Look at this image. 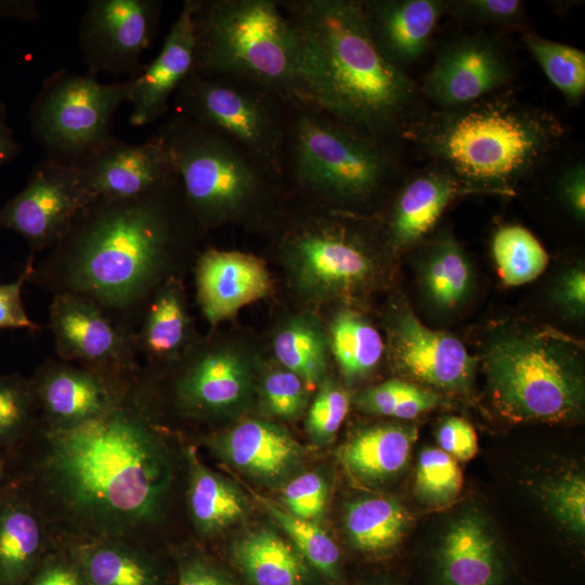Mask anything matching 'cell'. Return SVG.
Returning <instances> with one entry per match:
<instances>
[{"mask_svg":"<svg viewBox=\"0 0 585 585\" xmlns=\"http://www.w3.org/2000/svg\"><path fill=\"white\" fill-rule=\"evenodd\" d=\"M190 465L187 504L196 529L204 534L222 532L248 515L245 493L231 480L195 459Z\"/></svg>","mask_w":585,"mask_h":585,"instance_id":"obj_30","label":"cell"},{"mask_svg":"<svg viewBox=\"0 0 585 585\" xmlns=\"http://www.w3.org/2000/svg\"><path fill=\"white\" fill-rule=\"evenodd\" d=\"M200 227L179 177L136 197L94 199L34 264L28 283L88 297L134 334L154 291L178 277Z\"/></svg>","mask_w":585,"mask_h":585,"instance_id":"obj_1","label":"cell"},{"mask_svg":"<svg viewBox=\"0 0 585 585\" xmlns=\"http://www.w3.org/2000/svg\"><path fill=\"white\" fill-rule=\"evenodd\" d=\"M197 0H185L158 55L135 77L128 79L130 123L154 122L168 110L169 100L188 76L194 62L193 15Z\"/></svg>","mask_w":585,"mask_h":585,"instance_id":"obj_20","label":"cell"},{"mask_svg":"<svg viewBox=\"0 0 585 585\" xmlns=\"http://www.w3.org/2000/svg\"><path fill=\"white\" fill-rule=\"evenodd\" d=\"M365 22L380 53L394 66L414 63L425 52L447 4L440 0L362 1Z\"/></svg>","mask_w":585,"mask_h":585,"instance_id":"obj_24","label":"cell"},{"mask_svg":"<svg viewBox=\"0 0 585 585\" xmlns=\"http://www.w3.org/2000/svg\"><path fill=\"white\" fill-rule=\"evenodd\" d=\"M447 6L461 17L500 26L519 23L524 14V5L518 0H460Z\"/></svg>","mask_w":585,"mask_h":585,"instance_id":"obj_46","label":"cell"},{"mask_svg":"<svg viewBox=\"0 0 585 585\" xmlns=\"http://www.w3.org/2000/svg\"><path fill=\"white\" fill-rule=\"evenodd\" d=\"M417 428L384 424L352 434L339 451L344 469L368 483L384 482L401 473L408 464Z\"/></svg>","mask_w":585,"mask_h":585,"instance_id":"obj_27","label":"cell"},{"mask_svg":"<svg viewBox=\"0 0 585 585\" xmlns=\"http://www.w3.org/2000/svg\"><path fill=\"white\" fill-rule=\"evenodd\" d=\"M420 264L422 289L435 308L451 310L467 299L473 285L471 263L451 235L431 243Z\"/></svg>","mask_w":585,"mask_h":585,"instance_id":"obj_31","label":"cell"},{"mask_svg":"<svg viewBox=\"0 0 585 585\" xmlns=\"http://www.w3.org/2000/svg\"><path fill=\"white\" fill-rule=\"evenodd\" d=\"M503 555L484 520L466 514L447 528L435 551L433 585H504Z\"/></svg>","mask_w":585,"mask_h":585,"instance_id":"obj_23","label":"cell"},{"mask_svg":"<svg viewBox=\"0 0 585 585\" xmlns=\"http://www.w3.org/2000/svg\"><path fill=\"white\" fill-rule=\"evenodd\" d=\"M281 496L282 506L290 514L314 521L325 510L328 484L316 471L299 472L283 484Z\"/></svg>","mask_w":585,"mask_h":585,"instance_id":"obj_45","label":"cell"},{"mask_svg":"<svg viewBox=\"0 0 585 585\" xmlns=\"http://www.w3.org/2000/svg\"><path fill=\"white\" fill-rule=\"evenodd\" d=\"M38 406L31 379L0 376V444L18 435Z\"/></svg>","mask_w":585,"mask_h":585,"instance_id":"obj_42","label":"cell"},{"mask_svg":"<svg viewBox=\"0 0 585 585\" xmlns=\"http://www.w3.org/2000/svg\"><path fill=\"white\" fill-rule=\"evenodd\" d=\"M34 585H80V581L74 571L57 566L46 570Z\"/></svg>","mask_w":585,"mask_h":585,"instance_id":"obj_54","label":"cell"},{"mask_svg":"<svg viewBox=\"0 0 585 585\" xmlns=\"http://www.w3.org/2000/svg\"><path fill=\"white\" fill-rule=\"evenodd\" d=\"M337 217H310L287 229L282 250L294 282L307 296L337 299L356 296L377 276L367 236Z\"/></svg>","mask_w":585,"mask_h":585,"instance_id":"obj_11","label":"cell"},{"mask_svg":"<svg viewBox=\"0 0 585 585\" xmlns=\"http://www.w3.org/2000/svg\"><path fill=\"white\" fill-rule=\"evenodd\" d=\"M350 407L349 393L338 384L325 379L313 400L306 418V430L316 444L333 440Z\"/></svg>","mask_w":585,"mask_h":585,"instance_id":"obj_40","label":"cell"},{"mask_svg":"<svg viewBox=\"0 0 585 585\" xmlns=\"http://www.w3.org/2000/svg\"><path fill=\"white\" fill-rule=\"evenodd\" d=\"M173 100L176 113L227 136L282 176L289 105L282 98L248 80L191 72Z\"/></svg>","mask_w":585,"mask_h":585,"instance_id":"obj_10","label":"cell"},{"mask_svg":"<svg viewBox=\"0 0 585 585\" xmlns=\"http://www.w3.org/2000/svg\"><path fill=\"white\" fill-rule=\"evenodd\" d=\"M386 143L311 105L289 104L282 176L324 200L361 204L394 173Z\"/></svg>","mask_w":585,"mask_h":585,"instance_id":"obj_7","label":"cell"},{"mask_svg":"<svg viewBox=\"0 0 585 585\" xmlns=\"http://www.w3.org/2000/svg\"><path fill=\"white\" fill-rule=\"evenodd\" d=\"M0 471H1V464H0Z\"/></svg>","mask_w":585,"mask_h":585,"instance_id":"obj_56","label":"cell"},{"mask_svg":"<svg viewBox=\"0 0 585 585\" xmlns=\"http://www.w3.org/2000/svg\"><path fill=\"white\" fill-rule=\"evenodd\" d=\"M194 272L198 304L212 326L264 298L272 288L264 263L242 251L208 249L196 258Z\"/></svg>","mask_w":585,"mask_h":585,"instance_id":"obj_21","label":"cell"},{"mask_svg":"<svg viewBox=\"0 0 585 585\" xmlns=\"http://www.w3.org/2000/svg\"><path fill=\"white\" fill-rule=\"evenodd\" d=\"M140 368L109 372L49 359L31 379L49 428L66 427L98 416L119 403Z\"/></svg>","mask_w":585,"mask_h":585,"instance_id":"obj_16","label":"cell"},{"mask_svg":"<svg viewBox=\"0 0 585 585\" xmlns=\"http://www.w3.org/2000/svg\"><path fill=\"white\" fill-rule=\"evenodd\" d=\"M255 500L269 514L307 564L332 583L341 577L340 550L315 521L299 518L269 497L250 491Z\"/></svg>","mask_w":585,"mask_h":585,"instance_id":"obj_34","label":"cell"},{"mask_svg":"<svg viewBox=\"0 0 585 585\" xmlns=\"http://www.w3.org/2000/svg\"><path fill=\"white\" fill-rule=\"evenodd\" d=\"M21 146L6 120V107L0 102V168L15 158Z\"/></svg>","mask_w":585,"mask_h":585,"instance_id":"obj_53","label":"cell"},{"mask_svg":"<svg viewBox=\"0 0 585 585\" xmlns=\"http://www.w3.org/2000/svg\"><path fill=\"white\" fill-rule=\"evenodd\" d=\"M49 326L58 359L109 372L139 369L134 334L78 294L53 295Z\"/></svg>","mask_w":585,"mask_h":585,"instance_id":"obj_15","label":"cell"},{"mask_svg":"<svg viewBox=\"0 0 585 585\" xmlns=\"http://www.w3.org/2000/svg\"><path fill=\"white\" fill-rule=\"evenodd\" d=\"M77 169L80 184L91 202L136 197L178 177L155 134L140 144L116 138Z\"/></svg>","mask_w":585,"mask_h":585,"instance_id":"obj_19","label":"cell"},{"mask_svg":"<svg viewBox=\"0 0 585 585\" xmlns=\"http://www.w3.org/2000/svg\"><path fill=\"white\" fill-rule=\"evenodd\" d=\"M412 517L396 499L386 496L361 497L349 503L342 523L351 546L365 555L392 551L405 536Z\"/></svg>","mask_w":585,"mask_h":585,"instance_id":"obj_29","label":"cell"},{"mask_svg":"<svg viewBox=\"0 0 585 585\" xmlns=\"http://www.w3.org/2000/svg\"><path fill=\"white\" fill-rule=\"evenodd\" d=\"M298 41L306 105L387 141L405 126L416 86L378 50L362 1L284 0Z\"/></svg>","mask_w":585,"mask_h":585,"instance_id":"obj_3","label":"cell"},{"mask_svg":"<svg viewBox=\"0 0 585 585\" xmlns=\"http://www.w3.org/2000/svg\"><path fill=\"white\" fill-rule=\"evenodd\" d=\"M0 17L34 22L40 18V11L32 0H0Z\"/></svg>","mask_w":585,"mask_h":585,"instance_id":"obj_52","label":"cell"},{"mask_svg":"<svg viewBox=\"0 0 585 585\" xmlns=\"http://www.w3.org/2000/svg\"><path fill=\"white\" fill-rule=\"evenodd\" d=\"M492 256L503 283L519 286L534 281L548 264L540 240L519 224H505L492 237Z\"/></svg>","mask_w":585,"mask_h":585,"instance_id":"obj_35","label":"cell"},{"mask_svg":"<svg viewBox=\"0 0 585 585\" xmlns=\"http://www.w3.org/2000/svg\"><path fill=\"white\" fill-rule=\"evenodd\" d=\"M511 74L507 56L493 41L465 37L440 51L422 90L443 108H453L499 91Z\"/></svg>","mask_w":585,"mask_h":585,"instance_id":"obj_18","label":"cell"},{"mask_svg":"<svg viewBox=\"0 0 585 585\" xmlns=\"http://www.w3.org/2000/svg\"><path fill=\"white\" fill-rule=\"evenodd\" d=\"M563 133L556 116L500 93L444 108L404 131L461 183L498 195H512Z\"/></svg>","mask_w":585,"mask_h":585,"instance_id":"obj_4","label":"cell"},{"mask_svg":"<svg viewBox=\"0 0 585 585\" xmlns=\"http://www.w3.org/2000/svg\"><path fill=\"white\" fill-rule=\"evenodd\" d=\"M203 226L242 218L283 177L227 136L174 113L155 133Z\"/></svg>","mask_w":585,"mask_h":585,"instance_id":"obj_8","label":"cell"},{"mask_svg":"<svg viewBox=\"0 0 585 585\" xmlns=\"http://www.w3.org/2000/svg\"><path fill=\"white\" fill-rule=\"evenodd\" d=\"M523 42L566 100L570 104L577 103L585 93V53L536 34L524 35Z\"/></svg>","mask_w":585,"mask_h":585,"instance_id":"obj_37","label":"cell"},{"mask_svg":"<svg viewBox=\"0 0 585 585\" xmlns=\"http://www.w3.org/2000/svg\"><path fill=\"white\" fill-rule=\"evenodd\" d=\"M461 485V470L456 459L441 448L421 451L415 474V492L422 503L445 505L459 494Z\"/></svg>","mask_w":585,"mask_h":585,"instance_id":"obj_39","label":"cell"},{"mask_svg":"<svg viewBox=\"0 0 585 585\" xmlns=\"http://www.w3.org/2000/svg\"><path fill=\"white\" fill-rule=\"evenodd\" d=\"M387 334L390 359L402 375L437 392L470 393L478 359L455 336L427 327L405 303L391 308Z\"/></svg>","mask_w":585,"mask_h":585,"instance_id":"obj_13","label":"cell"},{"mask_svg":"<svg viewBox=\"0 0 585 585\" xmlns=\"http://www.w3.org/2000/svg\"><path fill=\"white\" fill-rule=\"evenodd\" d=\"M368 585H394V584H390V583H386V582H379V583H373V584H368Z\"/></svg>","mask_w":585,"mask_h":585,"instance_id":"obj_55","label":"cell"},{"mask_svg":"<svg viewBox=\"0 0 585 585\" xmlns=\"http://www.w3.org/2000/svg\"><path fill=\"white\" fill-rule=\"evenodd\" d=\"M143 398L136 375L126 396L108 411L47 430L52 476L80 514L136 524L160 509L172 467Z\"/></svg>","mask_w":585,"mask_h":585,"instance_id":"obj_2","label":"cell"},{"mask_svg":"<svg viewBox=\"0 0 585 585\" xmlns=\"http://www.w3.org/2000/svg\"><path fill=\"white\" fill-rule=\"evenodd\" d=\"M178 585H238L220 568L203 561L191 560L180 570Z\"/></svg>","mask_w":585,"mask_h":585,"instance_id":"obj_51","label":"cell"},{"mask_svg":"<svg viewBox=\"0 0 585 585\" xmlns=\"http://www.w3.org/2000/svg\"><path fill=\"white\" fill-rule=\"evenodd\" d=\"M440 448L458 460H469L478 452V439L473 427L464 418L444 419L437 432Z\"/></svg>","mask_w":585,"mask_h":585,"instance_id":"obj_48","label":"cell"},{"mask_svg":"<svg viewBox=\"0 0 585 585\" xmlns=\"http://www.w3.org/2000/svg\"><path fill=\"white\" fill-rule=\"evenodd\" d=\"M559 195L568 210L578 221L585 217V167L577 161L567 167L559 179Z\"/></svg>","mask_w":585,"mask_h":585,"instance_id":"obj_50","label":"cell"},{"mask_svg":"<svg viewBox=\"0 0 585 585\" xmlns=\"http://www.w3.org/2000/svg\"><path fill=\"white\" fill-rule=\"evenodd\" d=\"M129 83H103L60 69L49 76L29 108L32 136L47 158L78 166L113 142V119L128 100Z\"/></svg>","mask_w":585,"mask_h":585,"instance_id":"obj_9","label":"cell"},{"mask_svg":"<svg viewBox=\"0 0 585 585\" xmlns=\"http://www.w3.org/2000/svg\"><path fill=\"white\" fill-rule=\"evenodd\" d=\"M192 72L248 80L306 104L294 26L281 1L197 0Z\"/></svg>","mask_w":585,"mask_h":585,"instance_id":"obj_6","label":"cell"},{"mask_svg":"<svg viewBox=\"0 0 585 585\" xmlns=\"http://www.w3.org/2000/svg\"><path fill=\"white\" fill-rule=\"evenodd\" d=\"M87 572L93 585H154L141 561L114 547L95 549L88 558Z\"/></svg>","mask_w":585,"mask_h":585,"instance_id":"obj_41","label":"cell"},{"mask_svg":"<svg viewBox=\"0 0 585 585\" xmlns=\"http://www.w3.org/2000/svg\"><path fill=\"white\" fill-rule=\"evenodd\" d=\"M217 454L247 477L266 485L285 484L304 461L302 445L282 426L249 418L212 440Z\"/></svg>","mask_w":585,"mask_h":585,"instance_id":"obj_22","label":"cell"},{"mask_svg":"<svg viewBox=\"0 0 585 585\" xmlns=\"http://www.w3.org/2000/svg\"><path fill=\"white\" fill-rule=\"evenodd\" d=\"M493 403L511 421L562 422L584 406L583 344L547 325H502L482 349Z\"/></svg>","mask_w":585,"mask_h":585,"instance_id":"obj_5","label":"cell"},{"mask_svg":"<svg viewBox=\"0 0 585 585\" xmlns=\"http://www.w3.org/2000/svg\"><path fill=\"white\" fill-rule=\"evenodd\" d=\"M544 497L554 517L576 534L585 531V481L581 474H568L548 483Z\"/></svg>","mask_w":585,"mask_h":585,"instance_id":"obj_44","label":"cell"},{"mask_svg":"<svg viewBox=\"0 0 585 585\" xmlns=\"http://www.w3.org/2000/svg\"><path fill=\"white\" fill-rule=\"evenodd\" d=\"M355 406L370 415L411 420L441 405V394L413 381L390 379L358 393Z\"/></svg>","mask_w":585,"mask_h":585,"instance_id":"obj_36","label":"cell"},{"mask_svg":"<svg viewBox=\"0 0 585 585\" xmlns=\"http://www.w3.org/2000/svg\"><path fill=\"white\" fill-rule=\"evenodd\" d=\"M308 389L300 377L283 367L263 377L260 392L263 405L271 415L289 420L304 412Z\"/></svg>","mask_w":585,"mask_h":585,"instance_id":"obj_43","label":"cell"},{"mask_svg":"<svg viewBox=\"0 0 585 585\" xmlns=\"http://www.w3.org/2000/svg\"><path fill=\"white\" fill-rule=\"evenodd\" d=\"M328 340L329 351L348 382H355L369 375L385 350L379 332L352 310H341L334 316Z\"/></svg>","mask_w":585,"mask_h":585,"instance_id":"obj_33","label":"cell"},{"mask_svg":"<svg viewBox=\"0 0 585 585\" xmlns=\"http://www.w3.org/2000/svg\"><path fill=\"white\" fill-rule=\"evenodd\" d=\"M191 318L179 277L164 282L147 301L134 333L139 355L153 364H173L193 344Z\"/></svg>","mask_w":585,"mask_h":585,"instance_id":"obj_26","label":"cell"},{"mask_svg":"<svg viewBox=\"0 0 585 585\" xmlns=\"http://www.w3.org/2000/svg\"><path fill=\"white\" fill-rule=\"evenodd\" d=\"M173 381L177 407L186 415L208 417L244 406L253 388L247 360L229 348L192 347ZM177 362V361H176Z\"/></svg>","mask_w":585,"mask_h":585,"instance_id":"obj_17","label":"cell"},{"mask_svg":"<svg viewBox=\"0 0 585 585\" xmlns=\"http://www.w3.org/2000/svg\"><path fill=\"white\" fill-rule=\"evenodd\" d=\"M40 526L26 508L5 505L0 509V569L17 576L30 563L40 545Z\"/></svg>","mask_w":585,"mask_h":585,"instance_id":"obj_38","label":"cell"},{"mask_svg":"<svg viewBox=\"0 0 585 585\" xmlns=\"http://www.w3.org/2000/svg\"><path fill=\"white\" fill-rule=\"evenodd\" d=\"M480 193L438 166L410 179L398 193L386 226V238L394 251L421 239L439 221L448 205L461 195Z\"/></svg>","mask_w":585,"mask_h":585,"instance_id":"obj_25","label":"cell"},{"mask_svg":"<svg viewBox=\"0 0 585 585\" xmlns=\"http://www.w3.org/2000/svg\"><path fill=\"white\" fill-rule=\"evenodd\" d=\"M273 351L283 367L300 377L308 388L326 379L328 334L312 316L289 320L274 337Z\"/></svg>","mask_w":585,"mask_h":585,"instance_id":"obj_32","label":"cell"},{"mask_svg":"<svg viewBox=\"0 0 585 585\" xmlns=\"http://www.w3.org/2000/svg\"><path fill=\"white\" fill-rule=\"evenodd\" d=\"M90 202L76 166L46 158L32 168L24 188L0 208V229L23 236L32 255L48 251Z\"/></svg>","mask_w":585,"mask_h":585,"instance_id":"obj_14","label":"cell"},{"mask_svg":"<svg viewBox=\"0 0 585 585\" xmlns=\"http://www.w3.org/2000/svg\"><path fill=\"white\" fill-rule=\"evenodd\" d=\"M34 264L35 258L31 255L15 281L0 284V329L39 330L41 328L27 315L22 299L23 287L28 282Z\"/></svg>","mask_w":585,"mask_h":585,"instance_id":"obj_47","label":"cell"},{"mask_svg":"<svg viewBox=\"0 0 585 585\" xmlns=\"http://www.w3.org/2000/svg\"><path fill=\"white\" fill-rule=\"evenodd\" d=\"M555 302L571 317L583 318L585 312V271L583 264L566 270L557 280Z\"/></svg>","mask_w":585,"mask_h":585,"instance_id":"obj_49","label":"cell"},{"mask_svg":"<svg viewBox=\"0 0 585 585\" xmlns=\"http://www.w3.org/2000/svg\"><path fill=\"white\" fill-rule=\"evenodd\" d=\"M248 585H308L309 566L278 533L257 528L238 537L231 551Z\"/></svg>","mask_w":585,"mask_h":585,"instance_id":"obj_28","label":"cell"},{"mask_svg":"<svg viewBox=\"0 0 585 585\" xmlns=\"http://www.w3.org/2000/svg\"><path fill=\"white\" fill-rule=\"evenodd\" d=\"M159 0H92L79 23L78 44L92 74L135 77L154 41L161 16Z\"/></svg>","mask_w":585,"mask_h":585,"instance_id":"obj_12","label":"cell"}]
</instances>
